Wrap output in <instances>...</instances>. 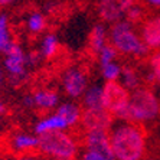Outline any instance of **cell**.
<instances>
[{
  "mask_svg": "<svg viewBox=\"0 0 160 160\" xmlns=\"http://www.w3.org/2000/svg\"><path fill=\"white\" fill-rule=\"evenodd\" d=\"M111 42L118 52L126 55H134L140 59L149 55V48L136 36L128 22H118L111 28Z\"/></svg>",
  "mask_w": 160,
  "mask_h": 160,
  "instance_id": "obj_3",
  "label": "cell"
},
{
  "mask_svg": "<svg viewBox=\"0 0 160 160\" xmlns=\"http://www.w3.org/2000/svg\"><path fill=\"white\" fill-rule=\"evenodd\" d=\"M58 116H61L62 118H65V121L68 123V126H75L79 121V116H81V108L72 104H63L58 108L56 111Z\"/></svg>",
  "mask_w": 160,
  "mask_h": 160,
  "instance_id": "obj_17",
  "label": "cell"
},
{
  "mask_svg": "<svg viewBox=\"0 0 160 160\" xmlns=\"http://www.w3.org/2000/svg\"><path fill=\"white\" fill-rule=\"evenodd\" d=\"M112 114L102 108H81L79 126L85 131L91 130H110L112 124Z\"/></svg>",
  "mask_w": 160,
  "mask_h": 160,
  "instance_id": "obj_6",
  "label": "cell"
},
{
  "mask_svg": "<svg viewBox=\"0 0 160 160\" xmlns=\"http://www.w3.org/2000/svg\"><path fill=\"white\" fill-rule=\"evenodd\" d=\"M126 16H127L126 22H128L130 25H138V23L144 22L146 16H147V10H146L144 8H142V6H138V4L134 3L133 6L127 10Z\"/></svg>",
  "mask_w": 160,
  "mask_h": 160,
  "instance_id": "obj_21",
  "label": "cell"
},
{
  "mask_svg": "<svg viewBox=\"0 0 160 160\" xmlns=\"http://www.w3.org/2000/svg\"><path fill=\"white\" fill-rule=\"evenodd\" d=\"M117 55V49L112 45H105L104 48L101 49L100 52V63L101 67H104L107 63H110L112 61V58H116Z\"/></svg>",
  "mask_w": 160,
  "mask_h": 160,
  "instance_id": "obj_23",
  "label": "cell"
},
{
  "mask_svg": "<svg viewBox=\"0 0 160 160\" xmlns=\"http://www.w3.org/2000/svg\"><path fill=\"white\" fill-rule=\"evenodd\" d=\"M128 108L131 111L134 123L153 120L160 114V102L153 94V91L147 87H140L134 89L133 95L128 101Z\"/></svg>",
  "mask_w": 160,
  "mask_h": 160,
  "instance_id": "obj_4",
  "label": "cell"
},
{
  "mask_svg": "<svg viewBox=\"0 0 160 160\" xmlns=\"http://www.w3.org/2000/svg\"><path fill=\"white\" fill-rule=\"evenodd\" d=\"M82 160H107L101 153L95 152V150H91L88 149L85 153H84V157H82Z\"/></svg>",
  "mask_w": 160,
  "mask_h": 160,
  "instance_id": "obj_25",
  "label": "cell"
},
{
  "mask_svg": "<svg viewBox=\"0 0 160 160\" xmlns=\"http://www.w3.org/2000/svg\"><path fill=\"white\" fill-rule=\"evenodd\" d=\"M10 32H9V23H8V16L2 15L0 16V52L8 51L12 46V39H10Z\"/></svg>",
  "mask_w": 160,
  "mask_h": 160,
  "instance_id": "obj_20",
  "label": "cell"
},
{
  "mask_svg": "<svg viewBox=\"0 0 160 160\" xmlns=\"http://www.w3.org/2000/svg\"><path fill=\"white\" fill-rule=\"evenodd\" d=\"M13 0H0V8L2 6H6V4H9V3H12Z\"/></svg>",
  "mask_w": 160,
  "mask_h": 160,
  "instance_id": "obj_27",
  "label": "cell"
},
{
  "mask_svg": "<svg viewBox=\"0 0 160 160\" xmlns=\"http://www.w3.org/2000/svg\"><path fill=\"white\" fill-rule=\"evenodd\" d=\"M39 149L48 157L55 160H75L78 144L71 134L62 133L59 130L46 131L39 134Z\"/></svg>",
  "mask_w": 160,
  "mask_h": 160,
  "instance_id": "obj_2",
  "label": "cell"
},
{
  "mask_svg": "<svg viewBox=\"0 0 160 160\" xmlns=\"http://www.w3.org/2000/svg\"><path fill=\"white\" fill-rule=\"evenodd\" d=\"M63 88L68 95L79 97L87 88V74L82 69H67L63 75Z\"/></svg>",
  "mask_w": 160,
  "mask_h": 160,
  "instance_id": "obj_9",
  "label": "cell"
},
{
  "mask_svg": "<svg viewBox=\"0 0 160 160\" xmlns=\"http://www.w3.org/2000/svg\"><path fill=\"white\" fill-rule=\"evenodd\" d=\"M68 126V123L65 121V118H62L61 116L55 114V116L49 117V118L42 120L41 123H38L35 126V133L36 134H43L46 131H53V130H62Z\"/></svg>",
  "mask_w": 160,
  "mask_h": 160,
  "instance_id": "obj_15",
  "label": "cell"
},
{
  "mask_svg": "<svg viewBox=\"0 0 160 160\" xmlns=\"http://www.w3.org/2000/svg\"><path fill=\"white\" fill-rule=\"evenodd\" d=\"M134 3V0H100L98 15L105 22H117Z\"/></svg>",
  "mask_w": 160,
  "mask_h": 160,
  "instance_id": "obj_8",
  "label": "cell"
},
{
  "mask_svg": "<svg viewBox=\"0 0 160 160\" xmlns=\"http://www.w3.org/2000/svg\"><path fill=\"white\" fill-rule=\"evenodd\" d=\"M84 105L87 108H102V88L92 87L84 97Z\"/></svg>",
  "mask_w": 160,
  "mask_h": 160,
  "instance_id": "obj_19",
  "label": "cell"
},
{
  "mask_svg": "<svg viewBox=\"0 0 160 160\" xmlns=\"http://www.w3.org/2000/svg\"><path fill=\"white\" fill-rule=\"evenodd\" d=\"M35 107L36 111L45 114L49 108H52L58 102V94L55 91H49V89H38L33 92Z\"/></svg>",
  "mask_w": 160,
  "mask_h": 160,
  "instance_id": "obj_13",
  "label": "cell"
},
{
  "mask_svg": "<svg viewBox=\"0 0 160 160\" xmlns=\"http://www.w3.org/2000/svg\"><path fill=\"white\" fill-rule=\"evenodd\" d=\"M110 143L117 160H142L146 153V130L143 124L127 123L110 134Z\"/></svg>",
  "mask_w": 160,
  "mask_h": 160,
  "instance_id": "obj_1",
  "label": "cell"
},
{
  "mask_svg": "<svg viewBox=\"0 0 160 160\" xmlns=\"http://www.w3.org/2000/svg\"><path fill=\"white\" fill-rule=\"evenodd\" d=\"M104 46H105V29L101 25H97L89 32L88 42H87V55L89 58L95 59L97 55H100L101 49Z\"/></svg>",
  "mask_w": 160,
  "mask_h": 160,
  "instance_id": "obj_11",
  "label": "cell"
},
{
  "mask_svg": "<svg viewBox=\"0 0 160 160\" xmlns=\"http://www.w3.org/2000/svg\"><path fill=\"white\" fill-rule=\"evenodd\" d=\"M130 95L128 91L117 81H107L102 88V105L107 111L114 116L120 110L128 105Z\"/></svg>",
  "mask_w": 160,
  "mask_h": 160,
  "instance_id": "obj_5",
  "label": "cell"
},
{
  "mask_svg": "<svg viewBox=\"0 0 160 160\" xmlns=\"http://www.w3.org/2000/svg\"><path fill=\"white\" fill-rule=\"evenodd\" d=\"M101 72H102V75H104V78L107 81H116L121 75V68L118 65H116V63L110 62L107 65H104V67H101Z\"/></svg>",
  "mask_w": 160,
  "mask_h": 160,
  "instance_id": "obj_22",
  "label": "cell"
},
{
  "mask_svg": "<svg viewBox=\"0 0 160 160\" xmlns=\"http://www.w3.org/2000/svg\"><path fill=\"white\" fill-rule=\"evenodd\" d=\"M59 43L58 39L55 38V35L49 33L46 35V38L43 39V46H42V58H45L46 61H51L53 56L56 55V52L59 51Z\"/></svg>",
  "mask_w": 160,
  "mask_h": 160,
  "instance_id": "obj_18",
  "label": "cell"
},
{
  "mask_svg": "<svg viewBox=\"0 0 160 160\" xmlns=\"http://www.w3.org/2000/svg\"><path fill=\"white\" fill-rule=\"evenodd\" d=\"M28 30H29V42L32 43L33 39H36L38 36L41 33H43L45 30L48 29L49 23H48V19L45 18L42 13H39L38 10L30 12V16H29V20H28Z\"/></svg>",
  "mask_w": 160,
  "mask_h": 160,
  "instance_id": "obj_14",
  "label": "cell"
},
{
  "mask_svg": "<svg viewBox=\"0 0 160 160\" xmlns=\"http://www.w3.org/2000/svg\"><path fill=\"white\" fill-rule=\"evenodd\" d=\"M121 75H123V81H124V85L127 87V89H134L140 88V84H142V78L138 75L137 69L130 65H126V67L121 68Z\"/></svg>",
  "mask_w": 160,
  "mask_h": 160,
  "instance_id": "obj_16",
  "label": "cell"
},
{
  "mask_svg": "<svg viewBox=\"0 0 160 160\" xmlns=\"http://www.w3.org/2000/svg\"><path fill=\"white\" fill-rule=\"evenodd\" d=\"M150 65H152V71L156 77V79L160 82V52L153 53L150 56Z\"/></svg>",
  "mask_w": 160,
  "mask_h": 160,
  "instance_id": "obj_24",
  "label": "cell"
},
{
  "mask_svg": "<svg viewBox=\"0 0 160 160\" xmlns=\"http://www.w3.org/2000/svg\"><path fill=\"white\" fill-rule=\"evenodd\" d=\"M143 42L149 49H156L160 46V16L152 18L143 22L142 28Z\"/></svg>",
  "mask_w": 160,
  "mask_h": 160,
  "instance_id": "obj_10",
  "label": "cell"
},
{
  "mask_svg": "<svg viewBox=\"0 0 160 160\" xmlns=\"http://www.w3.org/2000/svg\"><path fill=\"white\" fill-rule=\"evenodd\" d=\"M6 55H8V59H6V67H8L9 72L12 74H23L25 69V62H26V58L23 55V51L20 49L18 43H12V46L6 51Z\"/></svg>",
  "mask_w": 160,
  "mask_h": 160,
  "instance_id": "obj_12",
  "label": "cell"
},
{
  "mask_svg": "<svg viewBox=\"0 0 160 160\" xmlns=\"http://www.w3.org/2000/svg\"><path fill=\"white\" fill-rule=\"evenodd\" d=\"M15 160H38V159H35V157H19V159Z\"/></svg>",
  "mask_w": 160,
  "mask_h": 160,
  "instance_id": "obj_28",
  "label": "cell"
},
{
  "mask_svg": "<svg viewBox=\"0 0 160 160\" xmlns=\"http://www.w3.org/2000/svg\"><path fill=\"white\" fill-rule=\"evenodd\" d=\"M147 3L154 6V8H160V0H147Z\"/></svg>",
  "mask_w": 160,
  "mask_h": 160,
  "instance_id": "obj_26",
  "label": "cell"
},
{
  "mask_svg": "<svg viewBox=\"0 0 160 160\" xmlns=\"http://www.w3.org/2000/svg\"><path fill=\"white\" fill-rule=\"evenodd\" d=\"M144 160H156V159H152V157H149V159H144Z\"/></svg>",
  "mask_w": 160,
  "mask_h": 160,
  "instance_id": "obj_29",
  "label": "cell"
},
{
  "mask_svg": "<svg viewBox=\"0 0 160 160\" xmlns=\"http://www.w3.org/2000/svg\"><path fill=\"white\" fill-rule=\"evenodd\" d=\"M82 146H85L87 149H91L101 153L107 160H116L111 149V143H110V133H108V130L85 131L84 144Z\"/></svg>",
  "mask_w": 160,
  "mask_h": 160,
  "instance_id": "obj_7",
  "label": "cell"
}]
</instances>
